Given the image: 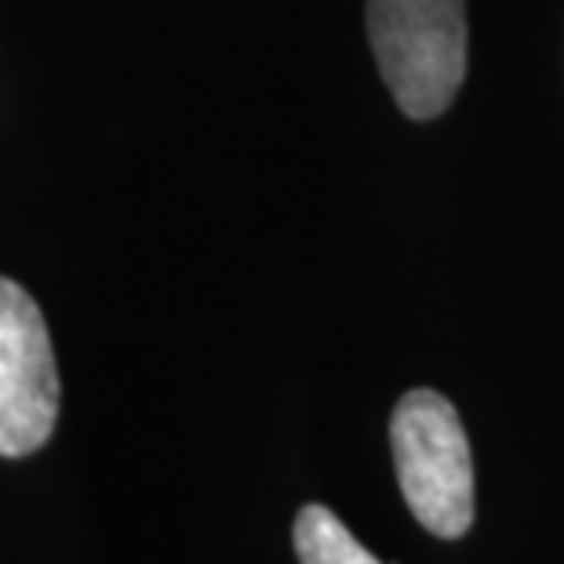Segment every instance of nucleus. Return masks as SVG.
Segmentation results:
<instances>
[{
  "instance_id": "obj_1",
  "label": "nucleus",
  "mask_w": 564,
  "mask_h": 564,
  "mask_svg": "<svg viewBox=\"0 0 564 564\" xmlns=\"http://www.w3.org/2000/svg\"><path fill=\"white\" fill-rule=\"evenodd\" d=\"M368 41L412 121L448 110L466 77V0H368Z\"/></svg>"
},
{
  "instance_id": "obj_2",
  "label": "nucleus",
  "mask_w": 564,
  "mask_h": 564,
  "mask_svg": "<svg viewBox=\"0 0 564 564\" xmlns=\"http://www.w3.org/2000/svg\"><path fill=\"white\" fill-rule=\"evenodd\" d=\"M390 441L412 518L437 539L466 535L474 524V459L452 401L434 390L404 393L390 419Z\"/></svg>"
},
{
  "instance_id": "obj_3",
  "label": "nucleus",
  "mask_w": 564,
  "mask_h": 564,
  "mask_svg": "<svg viewBox=\"0 0 564 564\" xmlns=\"http://www.w3.org/2000/svg\"><path fill=\"white\" fill-rule=\"evenodd\" d=\"M58 419L52 335L26 288L0 278V455L22 459L47 444Z\"/></svg>"
},
{
  "instance_id": "obj_4",
  "label": "nucleus",
  "mask_w": 564,
  "mask_h": 564,
  "mask_svg": "<svg viewBox=\"0 0 564 564\" xmlns=\"http://www.w3.org/2000/svg\"><path fill=\"white\" fill-rule=\"evenodd\" d=\"M295 554L303 564H379L328 507H303L295 518Z\"/></svg>"
}]
</instances>
